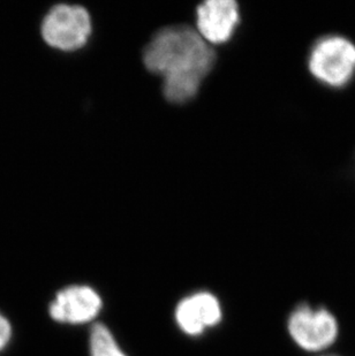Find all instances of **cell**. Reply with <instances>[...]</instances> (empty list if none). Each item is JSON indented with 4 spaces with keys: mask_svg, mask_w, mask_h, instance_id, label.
<instances>
[{
    "mask_svg": "<svg viewBox=\"0 0 355 356\" xmlns=\"http://www.w3.org/2000/svg\"><path fill=\"white\" fill-rule=\"evenodd\" d=\"M89 346L91 356H127L121 350L110 330L101 323L91 327Z\"/></svg>",
    "mask_w": 355,
    "mask_h": 356,
    "instance_id": "obj_8",
    "label": "cell"
},
{
    "mask_svg": "<svg viewBox=\"0 0 355 356\" xmlns=\"http://www.w3.org/2000/svg\"><path fill=\"white\" fill-rule=\"evenodd\" d=\"M13 336V329L10 321L0 313V353L6 350Z\"/></svg>",
    "mask_w": 355,
    "mask_h": 356,
    "instance_id": "obj_9",
    "label": "cell"
},
{
    "mask_svg": "<svg viewBox=\"0 0 355 356\" xmlns=\"http://www.w3.org/2000/svg\"><path fill=\"white\" fill-rule=\"evenodd\" d=\"M309 73L330 90H342L355 80V43L340 34H326L313 43L308 54Z\"/></svg>",
    "mask_w": 355,
    "mask_h": 356,
    "instance_id": "obj_2",
    "label": "cell"
},
{
    "mask_svg": "<svg viewBox=\"0 0 355 356\" xmlns=\"http://www.w3.org/2000/svg\"><path fill=\"white\" fill-rule=\"evenodd\" d=\"M288 332L292 339L307 352H321L337 340L339 326L333 314L323 307L309 305L297 307L288 317Z\"/></svg>",
    "mask_w": 355,
    "mask_h": 356,
    "instance_id": "obj_3",
    "label": "cell"
},
{
    "mask_svg": "<svg viewBox=\"0 0 355 356\" xmlns=\"http://www.w3.org/2000/svg\"><path fill=\"white\" fill-rule=\"evenodd\" d=\"M101 296L90 286L72 285L61 289L49 306L51 318L65 324H84L102 310Z\"/></svg>",
    "mask_w": 355,
    "mask_h": 356,
    "instance_id": "obj_5",
    "label": "cell"
},
{
    "mask_svg": "<svg viewBox=\"0 0 355 356\" xmlns=\"http://www.w3.org/2000/svg\"><path fill=\"white\" fill-rule=\"evenodd\" d=\"M325 356H336V355H325Z\"/></svg>",
    "mask_w": 355,
    "mask_h": 356,
    "instance_id": "obj_11",
    "label": "cell"
},
{
    "mask_svg": "<svg viewBox=\"0 0 355 356\" xmlns=\"http://www.w3.org/2000/svg\"><path fill=\"white\" fill-rule=\"evenodd\" d=\"M214 60L212 47L198 31L184 26L158 31L143 54L148 71L163 76L165 98L175 104L195 97Z\"/></svg>",
    "mask_w": 355,
    "mask_h": 356,
    "instance_id": "obj_1",
    "label": "cell"
},
{
    "mask_svg": "<svg viewBox=\"0 0 355 356\" xmlns=\"http://www.w3.org/2000/svg\"><path fill=\"white\" fill-rule=\"evenodd\" d=\"M91 35L90 15L84 7L57 5L42 24V36L50 47L75 51L87 44Z\"/></svg>",
    "mask_w": 355,
    "mask_h": 356,
    "instance_id": "obj_4",
    "label": "cell"
},
{
    "mask_svg": "<svg viewBox=\"0 0 355 356\" xmlns=\"http://www.w3.org/2000/svg\"><path fill=\"white\" fill-rule=\"evenodd\" d=\"M198 33L208 44L231 40L240 20L238 3L233 0H208L196 10Z\"/></svg>",
    "mask_w": 355,
    "mask_h": 356,
    "instance_id": "obj_6",
    "label": "cell"
},
{
    "mask_svg": "<svg viewBox=\"0 0 355 356\" xmlns=\"http://www.w3.org/2000/svg\"><path fill=\"white\" fill-rule=\"evenodd\" d=\"M354 173H355V155H354Z\"/></svg>",
    "mask_w": 355,
    "mask_h": 356,
    "instance_id": "obj_10",
    "label": "cell"
},
{
    "mask_svg": "<svg viewBox=\"0 0 355 356\" xmlns=\"http://www.w3.org/2000/svg\"><path fill=\"white\" fill-rule=\"evenodd\" d=\"M221 307L217 298L208 292H198L181 300L175 309V321L182 332L200 336L221 321Z\"/></svg>",
    "mask_w": 355,
    "mask_h": 356,
    "instance_id": "obj_7",
    "label": "cell"
}]
</instances>
